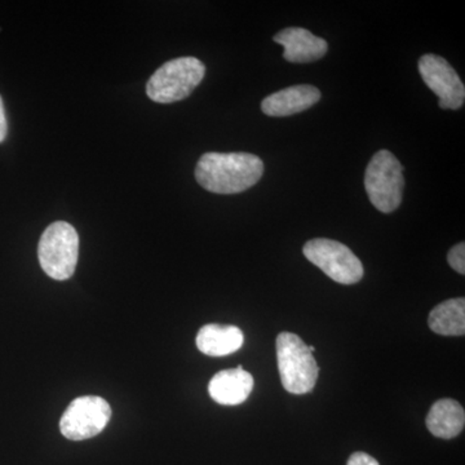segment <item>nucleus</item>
<instances>
[{
	"label": "nucleus",
	"mask_w": 465,
	"mask_h": 465,
	"mask_svg": "<svg viewBox=\"0 0 465 465\" xmlns=\"http://www.w3.org/2000/svg\"><path fill=\"white\" fill-rule=\"evenodd\" d=\"M320 99L321 92L313 85H293L262 100V110L269 116H289L305 112Z\"/></svg>",
	"instance_id": "obj_11"
},
{
	"label": "nucleus",
	"mask_w": 465,
	"mask_h": 465,
	"mask_svg": "<svg viewBox=\"0 0 465 465\" xmlns=\"http://www.w3.org/2000/svg\"><path fill=\"white\" fill-rule=\"evenodd\" d=\"M206 74L203 63L195 57H179L159 67L146 84L149 99L173 104L191 96Z\"/></svg>",
	"instance_id": "obj_3"
},
{
	"label": "nucleus",
	"mask_w": 465,
	"mask_h": 465,
	"mask_svg": "<svg viewBox=\"0 0 465 465\" xmlns=\"http://www.w3.org/2000/svg\"><path fill=\"white\" fill-rule=\"evenodd\" d=\"M274 42L284 48V60L307 64L320 60L329 50L327 42L302 27H289L274 35Z\"/></svg>",
	"instance_id": "obj_9"
},
{
	"label": "nucleus",
	"mask_w": 465,
	"mask_h": 465,
	"mask_svg": "<svg viewBox=\"0 0 465 465\" xmlns=\"http://www.w3.org/2000/svg\"><path fill=\"white\" fill-rule=\"evenodd\" d=\"M305 258L341 284H354L363 277V265L351 250L338 241L317 238L305 243Z\"/></svg>",
	"instance_id": "obj_6"
},
{
	"label": "nucleus",
	"mask_w": 465,
	"mask_h": 465,
	"mask_svg": "<svg viewBox=\"0 0 465 465\" xmlns=\"http://www.w3.org/2000/svg\"><path fill=\"white\" fill-rule=\"evenodd\" d=\"M253 385L252 375L238 366L237 369L217 372L208 384V393L220 405H241L249 399Z\"/></svg>",
	"instance_id": "obj_10"
},
{
	"label": "nucleus",
	"mask_w": 465,
	"mask_h": 465,
	"mask_svg": "<svg viewBox=\"0 0 465 465\" xmlns=\"http://www.w3.org/2000/svg\"><path fill=\"white\" fill-rule=\"evenodd\" d=\"M347 465H381L375 458L370 457L366 452H354L349 458Z\"/></svg>",
	"instance_id": "obj_16"
},
{
	"label": "nucleus",
	"mask_w": 465,
	"mask_h": 465,
	"mask_svg": "<svg viewBox=\"0 0 465 465\" xmlns=\"http://www.w3.org/2000/svg\"><path fill=\"white\" fill-rule=\"evenodd\" d=\"M465 412L455 400L437 401L427 416V428L439 439L451 440L464 430Z\"/></svg>",
	"instance_id": "obj_13"
},
{
	"label": "nucleus",
	"mask_w": 465,
	"mask_h": 465,
	"mask_svg": "<svg viewBox=\"0 0 465 465\" xmlns=\"http://www.w3.org/2000/svg\"><path fill=\"white\" fill-rule=\"evenodd\" d=\"M264 173L262 159L250 153H206L195 167L202 188L215 194H238L252 188Z\"/></svg>",
	"instance_id": "obj_1"
},
{
	"label": "nucleus",
	"mask_w": 465,
	"mask_h": 465,
	"mask_svg": "<svg viewBox=\"0 0 465 465\" xmlns=\"http://www.w3.org/2000/svg\"><path fill=\"white\" fill-rule=\"evenodd\" d=\"M79 255V237L74 226L65 222L52 223L43 232L38 259L45 273L56 281L74 274Z\"/></svg>",
	"instance_id": "obj_4"
},
{
	"label": "nucleus",
	"mask_w": 465,
	"mask_h": 465,
	"mask_svg": "<svg viewBox=\"0 0 465 465\" xmlns=\"http://www.w3.org/2000/svg\"><path fill=\"white\" fill-rule=\"evenodd\" d=\"M365 188L376 210L391 213L402 202L405 177L399 159L388 150L376 153L366 168Z\"/></svg>",
	"instance_id": "obj_5"
},
{
	"label": "nucleus",
	"mask_w": 465,
	"mask_h": 465,
	"mask_svg": "<svg viewBox=\"0 0 465 465\" xmlns=\"http://www.w3.org/2000/svg\"><path fill=\"white\" fill-rule=\"evenodd\" d=\"M433 332L442 336H463L465 333V299L446 300L433 309L428 317Z\"/></svg>",
	"instance_id": "obj_14"
},
{
	"label": "nucleus",
	"mask_w": 465,
	"mask_h": 465,
	"mask_svg": "<svg viewBox=\"0 0 465 465\" xmlns=\"http://www.w3.org/2000/svg\"><path fill=\"white\" fill-rule=\"evenodd\" d=\"M448 262L455 272L465 274V244L463 242L449 251Z\"/></svg>",
	"instance_id": "obj_15"
},
{
	"label": "nucleus",
	"mask_w": 465,
	"mask_h": 465,
	"mask_svg": "<svg viewBox=\"0 0 465 465\" xmlns=\"http://www.w3.org/2000/svg\"><path fill=\"white\" fill-rule=\"evenodd\" d=\"M419 73L424 84L439 97L440 109L458 110L464 105V84L445 58L424 54L419 60Z\"/></svg>",
	"instance_id": "obj_8"
},
{
	"label": "nucleus",
	"mask_w": 465,
	"mask_h": 465,
	"mask_svg": "<svg viewBox=\"0 0 465 465\" xmlns=\"http://www.w3.org/2000/svg\"><path fill=\"white\" fill-rule=\"evenodd\" d=\"M8 134L7 118H5V104H3L2 96H0V143L5 142Z\"/></svg>",
	"instance_id": "obj_17"
},
{
	"label": "nucleus",
	"mask_w": 465,
	"mask_h": 465,
	"mask_svg": "<svg viewBox=\"0 0 465 465\" xmlns=\"http://www.w3.org/2000/svg\"><path fill=\"white\" fill-rule=\"evenodd\" d=\"M112 418V407L106 400L84 396L70 403L60 420V430L67 440H84L96 437L105 430Z\"/></svg>",
	"instance_id": "obj_7"
},
{
	"label": "nucleus",
	"mask_w": 465,
	"mask_h": 465,
	"mask_svg": "<svg viewBox=\"0 0 465 465\" xmlns=\"http://www.w3.org/2000/svg\"><path fill=\"white\" fill-rule=\"evenodd\" d=\"M275 345L284 390L292 394L311 393L316 387L320 369L308 345L291 332H281Z\"/></svg>",
	"instance_id": "obj_2"
},
{
	"label": "nucleus",
	"mask_w": 465,
	"mask_h": 465,
	"mask_svg": "<svg viewBox=\"0 0 465 465\" xmlns=\"http://www.w3.org/2000/svg\"><path fill=\"white\" fill-rule=\"evenodd\" d=\"M195 342L206 356L225 357L240 351L244 336L237 326L211 323L202 327Z\"/></svg>",
	"instance_id": "obj_12"
}]
</instances>
